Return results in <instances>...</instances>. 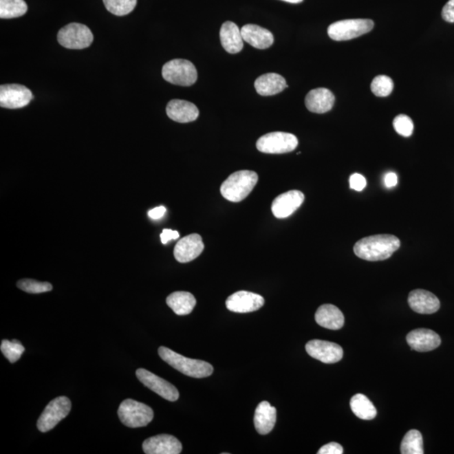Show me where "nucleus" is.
I'll list each match as a JSON object with an SVG mask.
<instances>
[{"mask_svg":"<svg viewBox=\"0 0 454 454\" xmlns=\"http://www.w3.org/2000/svg\"><path fill=\"white\" fill-rule=\"evenodd\" d=\"M400 247L398 237L389 234L374 235L356 242L354 251L356 256L370 262L389 259Z\"/></svg>","mask_w":454,"mask_h":454,"instance_id":"f257e3e1","label":"nucleus"},{"mask_svg":"<svg viewBox=\"0 0 454 454\" xmlns=\"http://www.w3.org/2000/svg\"><path fill=\"white\" fill-rule=\"evenodd\" d=\"M158 354L162 360L188 377L202 378L213 374V366L210 363L184 357L168 347H159Z\"/></svg>","mask_w":454,"mask_h":454,"instance_id":"f03ea898","label":"nucleus"},{"mask_svg":"<svg viewBox=\"0 0 454 454\" xmlns=\"http://www.w3.org/2000/svg\"><path fill=\"white\" fill-rule=\"evenodd\" d=\"M259 181L255 172L241 170L230 174L223 182L221 193L226 200L230 202H241L247 198Z\"/></svg>","mask_w":454,"mask_h":454,"instance_id":"7ed1b4c3","label":"nucleus"},{"mask_svg":"<svg viewBox=\"0 0 454 454\" xmlns=\"http://www.w3.org/2000/svg\"><path fill=\"white\" fill-rule=\"evenodd\" d=\"M120 422L131 429L146 426L153 421V411L146 404L131 399L125 400L118 409Z\"/></svg>","mask_w":454,"mask_h":454,"instance_id":"20e7f679","label":"nucleus"},{"mask_svg":"<svg viewBox=\"0 0 454 454\" xmlns=\"http://www.w3.org/2000/svg\"><path fill=\"white\" fill-rule=\"evenodd\" d=\"M162 77L174 85L191 86L198 78L196 68L191 62L185 59H173L164 64Z\"/></svg>","mask_w":454,"mask_h":454,"instance_id":"39448f33","label":"nucleus"},{"mask_svg":"<svg viewBox=\"0 0 454 454\" xmlns=\"http://www.w3.org/2000/svg\"><path fill=\"white\" fill-rule=\"evenodd\" d=\"M374 26V21L368 19L344 20L332 23L328 28L327 33L332 40L349 41L370 32Z\"/></svg>","mask_w":454,"mask_h":454,"instance_id":"423d86ee","label":"nucleus"},{"mask_svg":"<svg viewBox=\"0 0 454 454\" xmlns=\"http://www.w3.org/2000/svg\"><path fill=\"white\" fill-rule=\"evenodd\" d=\"M58 41L63 47L81 50L90 47L94 36L88 26L80 23H70L59 30Z\"/></svg>","mask_w":454,"mask_h":454,"instance_id":"0eeeda50","label":"nucleus"},{"mask_svg":"<svg viewBox=\"0 0 454 454\" xmlns=\"http://www.w3.org/2000/svg\"><path fill=\"white\" fill-rule=\"evenodd\" d=\"M257 149L261 153L268 154H283L290 153L296 149V136L287 132H270L257 140Z\"/></svg>","mask_w":454,"mask_h":454,"instance_id":"6e6552de","label":"nucleus"},{"mask_svg":"<svg viewBox=\"0 0 454 454\" xmlns=\"http://www.w3.org/2000/svg\"><path fill=\"white\" fill-rule=\"evenodd\" d=\"M72 404L66 396H60L52 400L45 408L37 421V429L41 433H47L69 414Z\"/></svg>","mask_w":454,"mask_h":454,"instance_id":"1a4fd4ad","label":"nucleus"},{"mask_svg":"<svg viewBox=\"0 0 454 454\" xmlns=\"http://www.w3.org/2000/svg\"><path fill=\"white\" fill-rule=\"evenodd\" d=\"M33 100L32 91L21 85H3L0 86V106L6 109H21L28 105Z\"/></svg>","mask_w":454,"mask_h":454,"instance_id":"9d476101","label":"nucleus"},{"mask_svg":"<svg viewBox=\"0 0 454 454\" xmlns=\"http://www.w3.org/2000/svg\"><path fill=\"white\" fill-rule=\"evenodd\" d=\"M136 377L146 387L151 389L162 398L169 401H176L179 399L180 392L175 386L170 384L156 374L149 372V370L139 369L136 372Z\"/></svg>","mask_w":454,"mask_h":454,"instance_id":"9b49d317","label":"nucleus"},{"mask_svg":"<svg viewBox=\"0 0 454 454\" xmlns=\"http://www.w3.org/2000/svg\"><path fill=\"white\" fill-rule=\"evenodd\" d=\"M305 349L310 357L324 363H336L343 357L342 347L327 340H310L306 343Z\"/></svg>","mask_w":454,"mask_h":454,"instance_id":"f8f14e48","label":"nucleus"},{"mask_svg":"<svg viewBox=\"0 0 454 454\" xmlns=\"http://www.w3.org/2000/svg\"><path fill=\"white\" fill-rule=\"evenodd\" d=\"M264 303V299L260 294L241 290L230 295L226 301V305L230 312L248 313L262 308Z\"/></svg>","mask_w":454,"mask_h":454,"instance_id":"ddd939ff","label":"nucleus"},{"mask_svg":"<svg viewBox=\"0 0 454 454\" xmlns=\"http://www.w3.org/2000/svg\"><path fill=\"white\" fill-rule=\"evenodd\" d=\"M204 248L202 237L199 234H191L177 241L173 255L177 262L189 263L202 255Z\"/></svg>","mask_w":454,"mask_h":454,"instance_id":"4468645a","label":"nucleus"},{"mask_svg":"<svg viewBox=\"0 0 454 454\" xmlns=\"http://www.w3.org/2000/svg\"><path fill=\"white\" fill-rule=\"evenodd\" d=\"M305 195L299 191H290L280 195L272 203V212L276 218L290 217L301 206Z\"/></svg>","mask_w":454,"mask_h":454,"instance_id":"2eb2a0df","label":"nucleus"},{"mask_svg":"<svg viewBox=\"0 0 454 454\" xmlns=\"http://www.w3.org/2000/svg\"><path fill=\"white\" fill-rule=\"evenodd\" d=\"M142 448L147 454H180L183 448L175 437L161 434L147 438L143 442Z\"/></svg>","mask_w":454,"mask_h":454,"instance_id":"dca6fc26","label":"nucleus"},{"mask_svg":"<svg viewBox=\"0 0 454 454\" xmlns=\"http://www.w3.org/2000/svg\"><path fill=\"white\" fill-rule=\"evenodd\" d=\"M408 304L415 312L429 315L440 308L436 295L425 290H415L409 294Z\"/></svg>","mask_w":454,"mask_h":454,"instance_id":"f3484780","label":"nucleus"},{"mask_svg":"<svg viewBox=\"0 0 454 454\" xmlns=\"http://www.w3.org/2000/svg\"><path fill=\"white\" fill-rule=\"evenodd\" d=\"M407 343L412 349L418 352H429L440 346L441 338L430 329L420 328L408 333Z\"/></svg>","mask_w":454,"mask_h":454,"instance_id":"a211bd4d","label":"nucleus"},{"mask_svg":"<svg viewBox=\"0 0 454 454\" xmlns=\"http://www.w3.org/2000/svg\"><path fill=\"white\" fill-rule=\"evenodd\" d=\"M242 39L252 47L260 50L270 47L274 43V35L270 30L259 25L248 24L241 29Z\"/></svg>","mask_w":454,"mask_h":454,"instance_id":"6ab92c4d","label":"nucleus"},{"mask_svg":"<svg viewBox=\"0 0 454 454\" xmlns=\"http://www.w3.org/2000/svg\"><path fill=\"white\" fill-rule=\"evenodd\" d=\"M166 115L170 119L179 123H188L198 118L199 111L196 105L191 102L173 100L166 108Z\"/></svg>","mask_w":454,"mask_h":454,"instance_id":"aec40b11","label":"nucleus"},{"mask_svg":"<svg viewBox=\"0 0 454 454\" xmlns=\"http://www.w3.org/2000/svg\"><path fill=\"white\" fill-rule=\"evenodd\" d=\"M334 103V94L325 88L312 89L305 97L306 108L313 113L324 114L330 111Z\"/></svg>","mask_w":454,"mask_h":454,"instance_id":"412c9836","label":"nucleus"},{"mask_svg":"<svg viewBox=\"0 0 454 454\" xmlns=\"http://www.w3.org/2000/svg\"><path fill=\"white\" fill-rule=\"evenodd\" d=\"M219 38L223 48L227 52L236 54L244 48V39H242L241 30L233 22L226 21L222 25L219 30Z\"/></svg>","mask_w":454,"mask_h":454,"instance_id":"4be33fe9","label":"nucleus"},{"mask_svg":"<svg viewBox=\"0 0 454 454\" xmlns=\"http://www.w3.org/2000/svg\"><path fill=\"white\" fill-rule=\"evenodd\" d=\"M277 418V411L268 401H263L257 406L255 415V429L261 435H267L274 429Z\"/></svg>","mask_w":454,"mask_h":454,"instance_id":"5701e85b","label":"nucleus"},{"mask_svg":"<svg viewBox=\"0 0 454 454\" xmlns=\"http://www.w3.org/2000/svg\"><path fill=\"white\" fill-rule=\"evenodd\" d=\"M318 325L329 330H339L344 325V316L336 306L325 304L320 306L316 312Z\"/></svg>","mask_w":454,"mask_h":454,"instance_id":"b1692460","label":"nucleus"},{"mask_svg":"<svg viewBox=\"0 0 454 454\" xmlns=\"http://www.w3.org/2000/svg\"><path fill=\"white\" fill-rule=\"evenodd\" d=\"M255 87L257 93L262 96H275L288 88L285 78L274 73L260 76L256 79Z\"/></svg>","mask_w":454,"mask_h":454,"instance_id":"393cba45","label":"nucleus"},{"mask_svg":"<svg viewBox=\"0 0 454 454\" xmlns=\"http://www.w3.org/2000/svg\"><path fill=\"white\" fill-rule=\"evenodd\" d=\"M166 302L177 316L188 315L196 305L194 295L185 291H177L169 294Z\"/></svg>","mask_w":454,"mask_h":454,"instance_id":"a878e982","label":"nucleus"},{"mask_svg":"<svg viewBox=\"0 0 454 454\" xmlns=\"http://www.w3.org/2000/svg\"><path fill=\"white\" fill-rule=\"evenodd\" d=\"M354 415L363 420H372L377 415V410L372 401L363 393H357L350 401Z\"/></svg>","mask_w":454,"mask_h":454,"instance_id":"bb28decb","label":"nucleus"},{"mask_svg":"<svg viewBox=\"0 0 454 454\" xmlns=\"http://www.w3.org/2000/svg\"><path fill=\"white\" fill-rule=\"evenodd\" d=\"M400 453L402 454H423V439L418 430H411L404 435L401 442Z\"/></svg>","mask_w":454,"mask_h":454,"instance_id":"cd10ccee","label":"nucleus"},{"mask_svg":"<svg viewBox=\"0 0 454 454\" xmlns=\"http://www.w3.org/2000/svg\"><path fill=\"white\" fill-rule=\"evenodd\" d=\"M24 0H0V18H18L28 12Z\"/></svg>","mask_w":454,"mask_h":454,"instance_id":"c85d7f7f","label":"nucleus"},{"mask_svg":"<svg viewBox=\"0 0 454 454\" xmlns=\"http://www.w3.org/2000/svg\"><path fill=\"white\" fill-rule=\"evenodd\" d=\"M109 12L117 17H124L135 9L138 0H103Z\"/></svg>","mask_w":454,"mask_h":454,"instance_id":"c756f323","label":"nucleus"},{"mask_svg":"<svg viewBox=\"0 0 454 454\" xmlns=\"http://www.w3.org/2000/svg\"><path fill=\"white\" fill-rule=\"evenodd\" d=\"M2 354L11 363L17 362L25 352V347L18 340H3L0 346Z\"/></svg>","mask_w":454,"mask_h":454,"instance_id":"7c9ffc66","label":"nucleus"},{"mask_svg":"<svg viewBox=\"0 0 454 454\" xmlns=\"http://www.w3.org/2000/svg\"><path fill=\"white\" fill-rule=\"evenodd\" d=\"M393 83L391 78L385 75L377 76L371 83V90L374 96L387 97L392 93Z\"/></svg>","mask_w":454,"mask_h":454,"instance_id":"2f4dec72","label":"nucleus"},{"mask_svg":"<svg viewBox=\"0 0 454 454\" xmlns=\"http://www.w3.org/2000/svg\"><path fill=\"white\" fill-rule=\"evenodd\" d=\"M19 289L30 294H41L52 290V285L48 282H39L36 280L25 279L17 283Z\"/></svg>","mask_w":454,"mask_h":454,"instance_id":"473e14b6","label":"nucleus"},{"mask_svg":"<svg viewBox=\"0 0 454 454\" xmlns=\"http://www.w3.org/2000/svg\"><path fill=\"white\" fill-rule=\"evenodd\" d=\"M393 126L397 133L404 136V138H409V136H411L413 133V121L411 120L410 117L406 115L396 116L393 119Z\"/></svg>","mask_w":454,"mask_h":454,"instance_id":"72a5a7b5","label":"nucleus"},{"mask_svg":"<svg viewBox=\"0 0 454 454\" xmlns=\"http://www.w3.org/2000/svg\"><path fill=\"white\" fill-rule=\"evenodd\" d=\"M350 188L354 191L360 192L365 188L367 181L362 174L354 173L352 174L349 179Z\"/></svg>","mask_w":454,"mask_h":454,"instance_id":"f704fd0d","label":"nucleus"},{"mask_svg":"<svg viewBox=\"0 0 454 454\" xmlns=\"http://www.w3.org/2000/svg\"><path fill=\"white\" fill-rule=\"evenodd\" d=\"M318 454H343V448L338 442H330L321 448Z\"/></svg>","mask_w":454,"mask_h":454,"instance_id":"c9c22d12","label":"nucleus"},{"mask_svg":"<svg viewBox=\"0 0 454 454\" xmlns=\"http://www.w3.org/2000/svg\"><path fill=\"white\" fill-rule=\"evenodd\" d=\"M442 19L446 22L454 23V0H449L442 11Z\"/></svg>","mask_w":454,"mask_h":454,"instance_id":"e433bc0d","label":"nucleus"},{"mask_svg":"<svg viewBox=\"0 0 454 454\" xmlns=\"http://www.w3.org/2000/svg\"><path fill=\"white\" fill-rule=\"evenodd\" d=\"M180 237L179 232L171 229H164L160 235L162 244H166L169 241L176 240Z\"/></svg>","mask_w":454,"mask_h":454,"instance_id":"4c0bfd02","label":"nucleus"},{"mask_svg":"<svg viewBox=\"0 0 454 454\" xmlns=\"http://www.w3.org/2000/svg\"><path fill=\"white\" fill-rule=\"evenodd\" d=\"M384 183L386 188H393L398 184V177L396 173L389 172L385 174Z\"/></svg>","mask_w":454,"mask_h":454,"instance_id":"58836bf2","label":"nucleus"},{"mask_svg":"<svg viewBox=\"0 0 454 454\" xmlns=\"http://www.w3.org/2000/svg\"><path fill=\"white\" fill-rule=\"evenodd\" d=\"M166 208L164 206H158L154 208L149 212V217L153 219H161L166 213Z\"/></svg>","mask_w":454,"mask_h":454,"instance_id":"ea45409f","label":"nucleus"},{"mask_svg":"<svg viewBox=\"0 0 454 454\" xmlns=\"http://www.w3.org/2000/svg\"><path fill=\"white\" fill-rule=\"evenodd\" d=\"M282 1L291 3H301L303 0H282Z\"/></svg>","mask_w":454,"mask_h":454,"instance_id":"a19ab883","label":"nucleus"}]
</instances>
